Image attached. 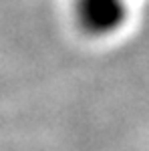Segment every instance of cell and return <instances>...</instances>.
<instances>
[{
  "label": "cell",
  "mask_w": 149,
  "mask_h": 151,
  "mask_svg": "<svg viewBox=\"0 0 149 151\" xmlns=\"http://www.w3.org/2000/svg\"><path fill=\"white\" fill-rule=\"evenodd\" d=\"M117 4L115 0H83L81 2V18L87 26L107 28L109 24L117 20Z\"/></svg>",
  "instance_id": "6da1fadb"
}]
</instances>
